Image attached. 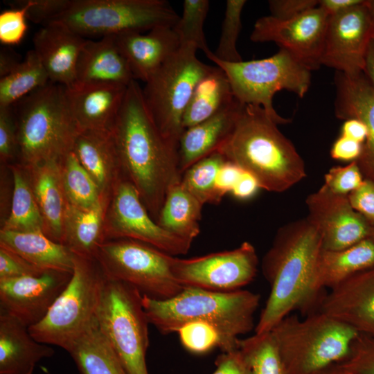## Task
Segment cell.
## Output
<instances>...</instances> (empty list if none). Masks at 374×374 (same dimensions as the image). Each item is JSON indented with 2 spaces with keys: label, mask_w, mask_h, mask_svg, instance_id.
Here are the masks:
<instances>
[{
  "label": "cell",
  "mask_w": 374,
  "mask_h": 374,
  "mask_svg": "<svg viewBox=\"0 0 374 374\" xmlns=\"http://www.w3.org/2000/svg\"><path fill=\"white\" fill-rule=\"evenodd\" d=\"M112 134L123 176L157 222L168 190L182 175L178 149L156 125L136 80L127 88Z\"/></svg>",
  "instance_id": "1"
},
{
  "label": "cell",
  "mask_w": 374,
  "mask_h": 374,
  "mask_svg": "<svg viewBox=\"0 0 374 374\" xmlns=\"http://www.w3.org/2000/svg\"><path fill=\"white\" fill-rule=\"evenodd\" d=\"M321 235L306 217L280 228L262 261V271L270 292L254 328L269 332L294 310L310 313L321 300L315 292Z\"/></svg>",
  "instance_id": "2"
},
{
  "label": "cell",
  "mask_w": 374,
  "mask_h": 374,
  "mask_svg": "<svg viewBox=\"0 0 374 374\" xmlns=\"http://www.w3.org/2000/svg\"><path fill=\"white\" fill-rule=\"evenodd\" d=\"M278 123L260 106L242 104L218 152L250 173L260 188L283 192L306 176L305 163Z\"/></svg>",
  "instance_id": "3"
},
{
  "label": "cell",
  "mask_w": 374,
  "mask_h": 374,
  "mask_svg": "<svg viewBox=\"0 0 374 374\" xmlns=\"http://www.w3.org/2000/svg\"><path fill=\"white\" fill-rule=\"evenodd\" d=\"M260 301L259 294L242 289L215 292L184 287L170 299L142 296L150 324L161 333L177 332L189 322H206L217 331L222 352L238 349L240 337L254 330V314Z\"/></svg>",
  "instance_id": "4"
},
{
  "label": "cell",
  "mask_w": 374,
  "mask_h": 374,
  "mask_svg": "<svg viewBox=\"0 0 374 374\" xmlns=\"http://www.w3.org/2000/svg\"><path fill=\"white\" fill-rule=\"evenodd\" d=\"M12 107L17 157L23 167L59 161L73 150L80 130L71 114L65 87L49 82Z\"/></svg>",
  "instance_id": "5"
},
{
  "label": "cell",
  "mask_w": 374,
  "mask_h": 374,
  "mask_svg": "<svg viewBox=\"0 0 374 374\" xmlns=\"http://www.w3.org/2000/svg\"><path fill=\"white\" fill-rule=\"evenodd\" d=\"M270 332L287 374H312L341 362L359 335L350 326L319 310L303 319L290 314Z\"/></svg>",
  "instance_id": "6"
},
{
  "label": "cell",
  "mask_w": 374,
  "mask_h": 374,
  "mask_svg": "<svg viewBox=\"0 0 374 374\" xmlns=\"http://www.w3.org/2000/svg\"><path fill=\"white\" fill-rule=\"evenodd\" d=\"M179 18L165 0H71L68 7L46 24L65 27L84 38H101L172 28Z\"/></svg>",
  "instance_id": "7"
},
{
  "label": "cell",
  "mask_w": 374,
  "mask_h": 374,
  "mask_svg": "<svg viewBox=\"0 0 374 374\" xmlns=\"http://www.w3.org/2000/svg\"><path fill=\"white\" fill-rule=\"evenodd\" d=\"M105 278L95 259L75 255L66 287L45 317L28 328L33 337L66 351L95 321Z\"/></svg>",
  "instance_id": "8"
},
{
  "label": "cell",
  "mask_w": 374,
  "mask_h": 374,
  "mask_svg": "<svg viewBox=\"0 0 374 374\" xmlns=\"http://www.w3.org/2000/svg\"><path fill=\"white\" fill-rule=\"evenodd\" d=\"M212 53L206 57L224 71L240 103L260 106L278 125L290 121L275 110L274 96L287 90L303 98L310 87V70L283 48L267 58L239 62L220 61Z\"/></svg>",
  "instance_id": "9"
},
{
  "label": "cell",
  "mask_w": 374,
  "mask_h": 374,
  "mask_svg": "<svg viewBox=\"0 0 374 374\" xmlns=\"http://www.w3.org/2000/svg\"><path fill=\"white\" fill-rule=\"evenodd\" d=\"M197 48L179 49L145 82V104L163 136L178 149L183 117L199 82L213 69L197 57Z\"/></svg>",
  "instance_id": "10"
},
{
  "label": "cell",
  "mask_w": 374,
  "mask_h": 374,
  "mask_svg": "<svg viewBox=\"0 0 374 374\" xmlns=\"http://www.w3.org/2000/svg\"><path fill=\"white\" fill-rule=\"evenodd\" d=\"M142 296L134 287L106 278L96 314L100 331L127 374H149L146 353L150 323Z\"/></svg>",
  "instance_id": "11"
},
{
  "label": "cell",
  "mask_w": 374,
  "mask_h": 374,
  "mask_svg": "<svg viewBox=\"0 0 374 374\" xmlns=\"http://www.w3.org/2000/svg\"><path fill=\"white\" fill-rule=\"evenodd\" d=\"M171 256L139 241L114 239L102 242L94 259L106 278L127 283L143 295L166 300L184 288L171 271Z\"/></svg>",
  "instance_id": "12"
},
{
  "label": "cell",
  "mask_w": 374,
  "mask_h": 374,
  "mask_svg": "<svg viewBox=\"0 0 374 374\" xmlns=\"http://www.w3.org/2000/svg\"><path fill=\"white\" fill-rule=\"evenodd\" d=\"M103 237L105 241L114 239L139 241L174 256L187 253L192 244L157 224L134 185L123 175L110 197Z\"/></svg>",
  "instance_id": "13"
},
{
  "label": "cell",
  "mask_w": 374,
  "mask_h": 374,
  "mask_svg": "<svg viewBox=\"0 0 374 374\" xmlns=\"http://www.w3.org/2000/svg\"><path fill=\"white\" fill-rule=\"evenodd\" d=\"M170 263L173 276L183 287L230 292L254 279L258 258L253 245L246 241L232 250L188 259L171 256Z\"/></svg>",
  "instance_id": "14"
},
{
  "label": "cell",
  "mask_w": 374,
  "mask_h": 374,
  "mask_svg": "<svg viewBox=\"0 0 374 374\" xmlns=\"http://www.w3.org/2000/svg\"><path fill=\"white\" fill-rule=\"evenodd\" d=\"M328 17L319 6L285 20L265 16L255 22L250 39L276 43L312 71L321 66Z\"/></svg>",
  "instance_id": "15"
},
{
  "label": "cell",
  "mask_w": 374,
  "mask_h": 374,
  "mask_svg": "<svg viewBox=\"0 0 374 374\" xmlns=\"http://www.w3.org/2000/svg\"><path fill=\"white\" fill-rule=\"evenodd\" d=\"M374 34V19L366 3L329 16L321 65L355 75L363 73L367 48Z\"/></svg>",
  "instance_id": "16"
},
{
  "label": "cell",
  "mask_w": 374,
  "mask_h": 374,
  "mask_svg": "<svg viewBox=\"0 0 374 374\" xmlns=\"http://www.w3.org/2000/svg\"><path fill=\"white\" fill-rule=\"evenodd\" d=\"M305 202L307 217L318 229L323 249L341 250L370 238L371 225L353 209L348 195L335 194L323 185Z\"/></svg>",
  "instance_id": "17"
},
{
  "label": "cell",
  "mask_w": 374,
  "mask_h": 374,
  "mask_svg": "<svg viewBox=\"0 0 374 374\" xmlns=\"http://www.w3.org/2000/svg\"><path fill=\"white\" fill-rule=\"evenodd\" d=\"M72 273L54 270L0 280L1 312L28 328L40 322L69 283Z\"/></svg>",
  "instance_id": "18"
},
{
  "label": "cell",
  "mask_w": 374,
  "mask_h": 374,
  "mask_svg": "<svg viewBox=\"0 0 374 374\" xmlns=\"http://www.w3.org/2000/svg\"><path fill=\"white\" fill-rule=\"evenodd\" d=\"M319 307L358 333L374 337V266L330 289Z\"/></svg>",
  "instance_id": "19"
},
{
  "label": "cell",
  "mask_w": 374,
  "mask_h": 374,
  "mask_svg": "<svg viewBox=\"0 0 374 374\" xmlns=\"http://www.w3.org/2000/svg\"><path fill=\"white\" fill-rule=\"evenodd\" d=\"M335 116L341 120L355 118L367 130L362 152L357 160L367 179L374 181V87L364 73L350 75L336 71Z\"/></svg>",
  "instance_id": "20"
},
{
  "label": "cell",
  "mask_w": 374,
  "mask_h": 374,
  "mask_svg": "<svg viewBox=\"0 0 374 374\" xmlns=\"http://www.w3.org/2000/svg\"><path fill=\"white\" fill-rule=\"evenodd\" d=\"M86 39L58 25L42 26L33 38V50L50 82L71 89L75 84L76 67Z\"/></svg>",
  "instance_id": "21"
},
{
  "label": "cell",
  "mask_w": 374,
  "mask_h": 374,
  "mask_svg": "<svg viewBox=\"0 0 374 374\" xmlns=\"http://www.w3.org/2000/svg\"><path fill=\"white\" fill-rule=\"evenodd\" d=\"M128 86L75 85L66 89L71 114L80 130H112Z\"/></svg>",
  "instance_id": "22"
},
{
  "label": "cell",
  "mask_w": 374,
  "mask_h": 374,
  "mask_svg": "<svg viewBox=\"0 0 374 374\" xmlns=\"http://www.w3.org/2000/svg\"><path fill=\"white\" fill-rule=\"evenodd\" d=\"M116 36L134 80L146 82L179 48L172 28L159 27L146 34L129 32Z\"/></svg>",
  "instance_id": "23"
},
{
  "label": "cell",
  "mask_w": 374,
  "mask_h": 374,
  "mask_svg": "<svg viewBox=\"0 0 374 374\" xmlns=\"http://www.w3.org/2000/svg\"><path fill=\"white\" fill-rule=\"evenodd\" d=\"M75 85L112 84L128 86L134 80L115 35L87 39L80 52ZM74 85V86H75Z\"/></svg>",
  "instance_id": "24"
},
{
  "label": "cell",
  "mask_w": 374,
  "mask_h": 374,
  "mask_svg": "<svg viewBox=\"0 0 374 374\" xmlns=\"http://www.w3.org/2000/svg\"><path fill=\"white\" fill-rule=\"evenodd\" d=\"M242 105L235 98L214 116L184 130L178 144L181 175L197 161L220 150L233 131Z\"/></svg>",
  "instance_id": "25"
},
{
  "label": "cell",
  "mask_w": 374,
  "mask_h": 374,
  "mask_svg": "<svg viewBox=\"0 0 374 374\" xmlns=\"http://www.w3.org/2000/svg\"><path fill=\"white\" fill-rule=\"evenodd\" d=\"M55 350L37 341L28 328L15 317L0 313V374H33L43 359Z\"/></svg>",
  "instance_id": "26"
},
{
  "label": "cell",
  "mask_w": 374,
  "mask_h": 374,
  "mask_svg": "<svg viewBox=\"0 0 374 374\" xmlns=\"http://www.w3.org/2000/svg\"><path fill=\"white\" fill-rule=\"evenodd\" d=\"M103 195H112L123 176L112 130H79L73 147Z\"/></svg>",
  "instance_id": "27"
},
{
  "label": "cell",
  "mask_w": 374,
  "mask_h": 374,
  "mask_svg": "<svg viewBox=\"0 0 374 374\" xmlns=\"http://www.w3.org/2000/svg\"><path fill=\"white\" fill-rule=\"evenodd\" d=\"M24 168L44 221V234L62 244L64 218L69 202L62 184L60 161Z\"/></svg>",
  "instance_id": "28"
},
{
  "label": "cell",
  "mask_w": 374,
  "mask_h": 374,
  "mask_svg": "<svg viewBox=\"0 0 374 374\" xmlns=\"http://www.w3.org/2000/svg\"><path fill=\"white\" fill-rule=\"evenodd\" d=\"M0 247L8 249L44 271L72 273L75 255L64 244L42 232H14L1 229Z\"/></svg>",
  "instance_id": "29"
},
{
  "label": "cell",
  "mask_w": 374,
  "mask_h": 374,
  "mask_svg": "<svg viewBox=\"0 0 374 374\" xmlns=\"http://www.w3.org/2000/svg\"><path fill=\"white\" fill-rule=\"evenodd\" d=\"M111 195H104L91 209L84 210L68 203L63 223L62 244L75 255L94 259L103 242V226Z\"/></svg>",
  "instance_id": "30"
},
{
  "label": "cell",
  "mask_w": 374,
  "mask_h": 374,
  "mask_svg": "<svg viewBox=\"0 0 374 374\" xmlns=\"http://www.w3.org/2000/svg\"><path fill=\"white\" fill-rule=\"evenodd\" d=\"M373 266L374 240L371 238L341 250L323 249L319 260L315 292L322 297L325 288L330 290Z\"/></svg>",
  "instance_id": "31"
},
{
  "label": "cell",
  "mask_w": 374,
  "mask_h": 374,
  "mask_svg": "<svg viewBox=\"0 0 374 374\" xmlns=\"http://www.w3.org/2000/svg\"><path fill=\"white\" fill-rule=\"evenodd\" d=\"M204 205L179 181L168 190L157 222L168 232L192 243L200 232Z\"/></svg>",
  "instance_id": "32"
},
{
  "label": "cell",
  "mask_w": 374,
  "mask_h": 374,
  "mask_svg": "<svg viewBox=\"0 0 374 374\" xmlns=\"http://www.w3.org/2000/svg\"><path fill=\"white\" fill-rule=\"evenodd\" d=\"M80 374H127L95 321L68 348Z\"/></svg>",
  "instance_id": "33"
},
{
  "label": "cell",
  "mask_w": 374,
  "mask_h": 374,
  "mask_svg": "<svg viewBox=\"0 0 374 374\" xmlns=\"http://www.w3.org/2000/svg\"><path fill=\"white\" fill-rule=\"evenodd\" d=\"M235 99L224 71L217 66H213L193 93L184 114V129L214 116L230 105Z\"/></svg>",
  "instance_id": "34"
},
{
  "label": "cell",
  "mask_w": 374,
  "mask_h": 374,
  "mask_svg": "<svg viewBox=\"0 0 374 374\" xmlns=\"http://www.w3.org/2000/svg\"><path fill=\"white\" fill-rule=\"evenodd\" d=\"M13 191L10 214L1 229L14 232H42L44 221L28 173L21 165H11Z\"/></svg>",
  "instance_id": "35"
},
{
  "label": "cell",
  "mask_w": 374,
  "mask_h": 374,
  "mask_svg": "<svg viewBox=\"0 0 374 374\" xmlns=\"http://www.w3.org/2000/svg\"><path fill=\"white\" fill-rule=\"evenodd\" d=\"M48 75L33 49L27 51L21 63L0 78V107H10L46 85Z\"/></svg>",
  "instance_id": "36"
},
{
  "label": "cell",
  "mask_w": 374,
  "mask_h": 374,
  "mask_svg": "<svg viewBox=\"0 0 374 374\" xmlns=\"http://www.w3.org/2000/svg\"><path fill=\"white\" fill-rule=\"evenodd\" d=\"M61 177L69 204L84 210L96 206L104 196L73 151L60 161Z\"/></svg>",
  "instance_id": "37"
},
{
  "label": "cell",
  "mask_w": 374,
  "mask_h": 374,
  "mask_svg": "<svg viewBox=\"0 0 374 374\" xmlns=\"http://www.w3.org/2000/svg\"><path fill=\"white\" fill-rule=\"evenodd\" d=\"M226 161L222 154L215 152L189 167L182 174L181 182L204 204H218L223 197L216 186L217 177Z\"/></svg>",
  "instance_id": "38"
},
{
  "label": "cell",
  "mask_w": 374,
  "mask_h": 374,
  "mask_svg": "<svg viewBox=\"0 0 374 374\" xmlns=\"http://www.w3.org/2000/svg\"><path fill=\"white\" fill-rule=\"evenodd\" d=\"M241 351L252 374H287L271 332L255 333L240 339Z\"/></svg>",
  "instance_id": "39"
},
{
  "label": "cell",
  "mask_w": 374,
  "mask_h": 374,
  "mask_svg": "<svg viewBox=\"0 0 374 374\" xmlns=\"http://www.w3.org/2000/svg\"><path fill=\"white\" fill-rule=\"evenodd\" d=\"M209 6L208 0H184L182 15L172 27L180 45H193L206 55L211 52L204 30Z\"/></svg>",
  "instance_id": "40"
},
{
  "label": "cell",
  "mask_w": 374,
  "mask_h": 374,
  "mask_svg": "<svg viewBox=\"0 0 374 374\" xmlns=\"http://www.w3.org/2000/svg\"><path fill=\"white\" fill-rule=\"evenodd\" d=\"M245 0H227L222 24L219 43L212 55L225 62L242 61L237 49L238 39L242 28V12L246 4Z\"/></svg>",
  "instance_id": "41"
},
{
  "label": "cell",
  "mask_w": 374,
  "mask_h": 374,
  "mask_svg": "<svg viewBox=\"0 0 374 374\" xmlns=\"http://www.w3.org/2000/svg\"><path fill=\"white\" fill-rule=\"evenodd\" d=\"M10 8L0 13V42L4 46L18 44L27 30L28 0L8 1Z\"/></svg>",
  "instance_id": "42"
},
{
  "label": "cell",
  "mask_w": 374,
  "mask_h": 374,
  "mask_svg": "<svg viewBox=\"0 0 374 374\" xmlns=\"http://www.w3.org/2000/svg\"><path fill=\"white\" fill-rule=\"evenodd\" d=\"M181 345L190 353L205 354L220 347V337L216 329L203 321L189 322L177 332Z\"/></svg>",
  "instance_id": "43"
},
{
  "label": "cell",
  "mask_w": 374,
  "mask_h": 374,
  "mask_svg": "<svg viewBox=\"0 0 374 374\" xmlns=\"http://www.w3.org/2000/svg\"><path fill=\"white\" fill-rule=\"evenodd\" d=\"M339 363L351 374H374V337L359 334Z\"/></svg>",
  "instance_id": "44"
},
{
  "label": "cell",
  "mask_w": 374,
  "mask_h": 374,
  "mask_svg": "<svg viewBox=\"0 0 374 374\" xmlns=\"http://www.w3.org/2000/svg\"><path fill=\"white\" fill-rule=\"evenodd\" d=\"M362 172L357 161L344 166L332 168L324 176V184L331 192L348 195L364 182Z\"/></svg>",
  "instance_id": "45"
},
{
  "label": "cell",
  "mask_w": 374,
  "mask_h": 374,
  "mask_svg": "<svg viewBox=\"0 0 374 374\" xmlns=\"http://www.w3.org/2000/svg\"><path fill=\"white\" fill-rule=\"evenodd\" d=\"M17 156V130L12 107H0L1 160L7 162Z\"/></svg>",
  "instance_id": "46"
},
{
  "label": "cell",
  "mask_w": 374,
  "mask_h": 374,
  "mask_svg": "<svg viewBox=\"0 0 374 374\" xmlns=\"http://www.w3.org/2000/svg\"><path fill=\"white\" fill-rule=\"evenodd\" d=\"M44 271L16 253L0 247V280L39 275Z\"/></svg>",
  "instance_id": "47"
},
{
  "label": "cell",
  "mask_w": 374,
  "mask_h": 374,
  "mask_svg": "<svg viewBox=\"0 0 374 374\" xmlns=\"http://www.w3.org/2000/svg\"><path fill=\"white\" fill-rule=\"evenodd\" d=\"M350 205L374 228V181L365 179L363 184L348 195Z\"/></svg>",
  "instance_id": "48"
},
{
  "label": "cell",
  "mask_w": 374,
  "mask_h": 374,
  "mask_svg": "<svg viewBox=\"0 0 374 374\" xmlns=\"http://www.w3.org/2000/svg\"><path fill=\"white\" fill-rule=\"evenodd\" d=\"M71 0H28L27 19L42 26L60 14Z\"/></svg>",
  "instance_id": "49"
},
{
  "label": "cell",
  "mask_w": 374,
  "mask_h": 374,
  "mask_svg": "<svg viewBox=\"0 0 374 374\" xmlns=\"http://www.w3.org/2000/svg\"><path fill=\"white\" fill-rule=\"evenodd\" d=\"M270 15L285 20L299 16L318 6L317 0H271L269 1Z\"/></svg>",
  "instance_id": "50"
},
{
  "label": "cell",
  "mask_w": 374,
  "mask_h": 374,
  "mask_svg": "<svg viewBox=\"0 0 374 374\" xmlns=\"http://www.w3.org/2000/svg\"><path fill=\"white\" fill-rule=\"evenodd\" d=\"M215 370L212 374H252L250 367L238 349L222 352L215 362Z\"/></svg>",
  "instance_id": "51"
},
{
  "label": "cell",
  "mask_w": 374,
  "mask_h": 374,
  "mask_svg": "<svg viewBox=\"0 0 374 374\" xmlns=\"http://www.w3.org/2000/svg\"><path fill=\"white\" fill-rule=\"evenodd\" d=\"M362 145L357 141L340 135L332 145L331 157L342 161H357L361 156Z\"/></svg>",
  "instance_id": "52"
},
{
  "label": "cell",
  "mask_w": 374,
  "mask_h": 374,
  "mask_svg": "<svg viewBox=\"0 0 374 374\" xmlns=\"http://www.w3.org/2000/svg\"><path fill=\"white\" fill-rule=\"evenodd\" d=\"M244 170L236 164L226 161L217 175L216 186L222 197L231 193Z\"/></svg>",
  "instance_id": "53"
},
{
  "label": "cell",
  "mask_w": 374,
  "mask_h": 374,
  "mask_svg": "<svg viewBox=\"0 0 374 374\" xmlns=\"http://www.w3.org/2000/svg\"><path fill=\"white\" fill-rule=\"evenodd\" d=\"M259 188L260 187L256 179L244 170L231 193L236 199L246 200L253 197Z\"/></svg>",
  "instance_id": "54"
},
{
  "label": "cell",
  "mask_w": 374,
  "mask_h": 374,
  "mask_svg": "<svg viewBox=\"0 0 374 374\" xmlns=\"http://www.w3.org/2000/svg\"><path fill=\"white\" fill-rule=\"evenodd\" d=\"M341 135L363 144L367 137V130L362 121L350 118L344 121Z\"/></svg>",
  "instance_id": "55"
},
{
  "label": "cell",
  "mask_w": 374,
  "mask_h": 374,
  "mask_svg": "<svg viewBox=\"0 0 374 374\" xmlns=\"http://www.w3.org/2000/svg\"><path fill=\"white\" fill-rule=\"evenodd\" d=\"M21 55L8 46L0 49V78L12 72L22 61Z\"/></svg>",
  "instance_id": "56"
},
{
  "label": "cell",
  "mask_w": 374,
  "mask_h": 374,
  "mask_svg": "<svg viewBox=\"0 0 374 374\" xmlns=\"http://www.w3.org/2000/svg\"><path fill=\"white\" fill-rule=\"evenodd\" d=\"M362 0H319L318 6L328 16L343 12L358 3Z\"/></svg>",
  "instance_id": "57"
},
{
  "label": "cell",
  "mask_w": 374,
  "mask_h": 374,
  "mask_svg": "<svg viewBox=\"0 0 374 374\" xmlns=\"http://www.w3.org/2000/svg\"><path fill=\"white\" fill-rule=\"evenodd\" d=\"M363 73L374 87V34L367 48Z\"/></svg>",
  "instance_id": "58"
},
{
  "label": "cell",
  "mask_w": 374,
  "mask_h": 374,
  "mask_svg": "<svg viewBox=\"0 0 374 374\" xmlns=\"http://www.w3.org/2000/svg\"><path fill=\"white\" fill-rule=\"evenodd\" d=\"M312 374H351L340 363L334 364L320 369Z\"/></svg>",
  "instance_id": "59"
},
{
  "label": "cell",
  "mask_w": 374,
  "mask_h": 374,
  "mask_svg": "<svg viewBox=\"0 0 374 374\" xmlns=\"http://www.w3.org/2000/svg\"><path fill=\"white\" fill-rule=\"evenodd\" d=\"M366 3L374 19V0H366Z\"/></svg>",
  "instance_id": "60"
},
{
  "label": "cell",
  "mask_w": 374,
  "mask_h": 374,
  "mask_svg": "<svg viewBox=\"0 0 374 374\" xmlns=\"http://www.w3.org/2000/svg\"><path fill=\"white\" fill-rule=\"evenodd\" d=\"M370 238L374 240V228H371Z\"/></svg>",
  "instance_id": "61"
}]
</instances>
